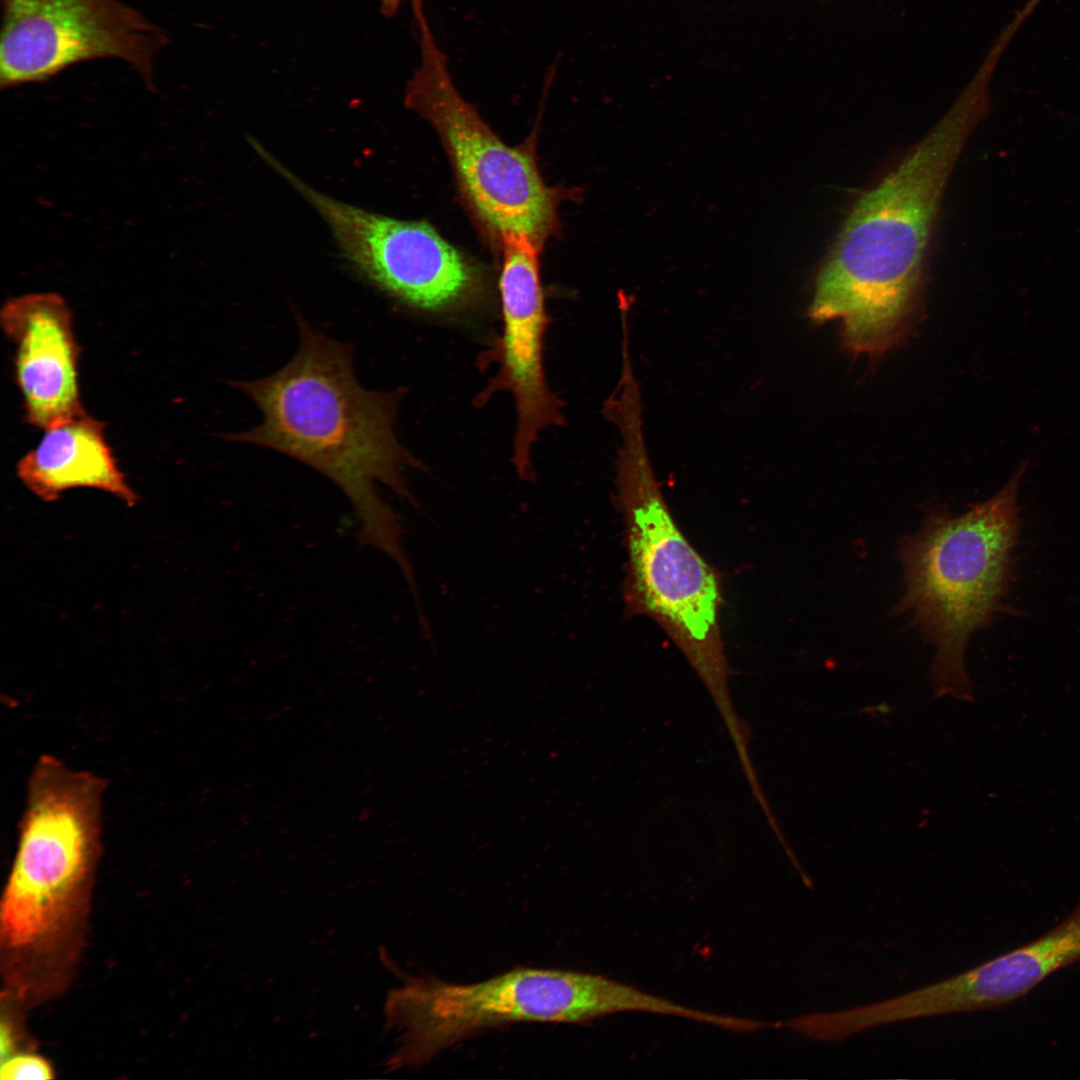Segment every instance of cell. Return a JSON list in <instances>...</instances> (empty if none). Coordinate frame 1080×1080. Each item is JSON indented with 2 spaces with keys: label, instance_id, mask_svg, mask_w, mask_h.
Wrapping results in <instances>:
<instances>
[{
  "label": "cell",
  "instance_id": "cell-12",
  "mask_svg": "<svg viewBox=\"0 0 1080 1080\" xmlns=\"http://www.w3.org/2000/svg\"><path fill=\"white\" fill-rule=\"evenodd\" d=\"M1079 961L1080 897L1071 912L1040 937L963 973L898 995L893 1009L907 1021L1001 1008Z\"/></svg>",
  "mask_w": 1080,
  "mask_h": 1080
},
{
  "label": "cell",
  "instance_id": "cell-5",
  "mask_svg": "<svg viewBox=\"0 0 1080 1080\" xmlns=\"http://www.w3.org/2000/svg\"><path fill=\"white\" fill-rule=\"evenodd\" d=\"M106 787L103 777L53 755L35 763L1 903L9 955L49 959L76 926L101 851Z\"/></svg>",
  "mask_w": 1080,
  "mask_h": 1080
},
{
  "label": "cell",
  "instance_id": "cell-11",
  "mask_svg": "<svg viewBox=\"0 0 1080 1080\" xmlns=\"http://www.w3.org/2000/svg\"><path fill=\"white\" fill-rule=\"evenodd\" d=\"M0 324L15 348L25 420L45 430L83 412L80 350L65 299L51 292L11 298L1 308Z\"/></svg>",
  "mask_w": 1080,
  "mask_h": 1080
},
{
  "label": "cell",
  "instance_id": "cell-15",
  "mask_svg": "<svg viewBox=\"0 0 1080 1080\" xmlns=\"http://www.w3.org/2000/svg\"><path fill=\"white\" fill-rule=\"evenodd\" d=\"M381 14L386 18L394 17L402 3V0H378Z\"/></svg>",
  "mask_w": 1080,
  "mask_h": 1080
},
{
  "label": "cell",
  "instance_id": "cell-2",
  "mask_svg": "<svg viewBox=\"0 0 1080 1080\" xmlns=\"http://www.w3.org/2000/svg\"><path fill=\"white\" fill-rule=\"evenodd\" d=\"M296 318L299 344L290 361L272 375L234 383L259 408L261 422L225 438L277 451L322 473L350 497L362 520L366 516L367 542L387 544L402 527L377 495L376 482L420 508L402 471H425L396 435L404 390L364 388L352 346L311 327L299 313Z\"/></svg>",
  "mask_w": 1080,
  "mask_h": 1080
},
{
  "label": "cell",
  "instance_id": "cell-9",
  "mask_svg": "<svg viewBox=\"0 0 1080 1080\" xmlns=\"http://www.w3.org/2000/svg\"><path fill=\"white\" fill-rule=\"evenodd\" d=\"M2 89L47 81L79 62L117 58L153 86L167 37L118 0H1Z\"/></svg>",
  "mask_w": 1080,
  "mask_h": 1080
},
{
  "label": "cell",
  "instance_id": "cell-10",
  "mask_svg": "<svg viewBox=\"0 0 1080 1080\" xmlns=\"http://www.w3.org/2000/svg\"><path fill=\"white\" fill-rule=\"evenodd\" d=\"M503 262L499 277L502 334L493 354L498 372L478 395L484 404L494 393L509 392L516 406L517 425L512 462L522 480L535 479L531 451L539 433L563 426V402L548 386L544 337L549 323L540 278L539 250L532 239L509 234L501 239Z\"/></svg>",
  "mask_w": 1080,
  "mask_h": 1080
},
{
  "label": "cell",
  "instance_id": "cell-7",
  "mask_svg": "<svg viewBox=\"0 0 1080 1080\" xmlns=\"http://www.w3.org/2000/svg\"><path fill=\"white\" fill-rule=\"evenodd\" d=\"M421 63L404 103L437 132L458 187L489 232L524 235L542 246L558 225L559 193L543 181L531 145L504 143L453 84L447 57L427 20L424 0H411Z\"/></svg>",
  "mask_w": 1080,
  "mask_h": 1080
},
{
  "label": "cell",
  "instance_id": "cell-6",
  "mask_svg": "<svg viewBox=\"0 0 1080 1080\" xmlns=\"http://www.w3.org/2000/svg\"><path fill=\"white\" fill-rule=\"evenodd\" d=\"M398 1032L390 1070L417 1067L487 1029L522 1022L585 1023L620 1012L685 1017L686 1006L602 975L519 967L474 983L411 978L390 992Z\"/></svg>",
  "mask_w": 1080,
  "mask_h": 1080
},
{
  "label": "cell",
  "instance_id": "cell-4",
  "mask_svg": "<svg viewBox=\"0 0 1080 1080\" xmlns=\"http://www.w3.org/2000/svg\"><path fill=\"white\" fill-rule=\"evenodd\" d=\"M642 400H612L604 417L619 430L616 501L624 517L627 615L654 620L681 650L723 712L731 715L720 626L721 577L677 526L654 474L643 433Z\"/></svg>",
  "mask_w": 1080,
  "mask_h": 1080
},
{
  "label": "cell",
  "instance_id": "cell-1",
  "mask_svg": "<svg viewBox=\"0 0 1080 1080\" xmlns=\"http://www.w3.org/2000/svg\"><path fill=\"white\" fill-rule=\"evenodd\" d=\"M980 67L937 123L844 216L814 278L808 318L842 322L855 354H881L917 313L943 197L965 143L988 107Z\"/></svg>",
  "mask_w": 1080,
  "mask_h": 1080
},
{
  "label": "cell",
  "instance_id": "cell-14",
  "mask_svg": "<svg viewBox=\"0 0 1080 1080\" xmlns=\"http://www.w3.org/2000/svg\"><path fill=\"white\" fill-rule=\"evenodd\" d=\"M2 1080H45L54 1077L51 1065L33 1054H17L2 1061Z\"/></svg>",
  "mask_w": 1080,
  "mask_h": 1080
},
{
  "label": "cell",
  "instance_id": "cell-8",
  "mask_svg": "<svg viewBox=\"0 0 1080 1080\" xmlns=\"http://www.w3.org/2000/svg\"><path fill=\"white\" fill-rule=\"evenodd\" d=\"M259 156L325 220L353 267L393 299L425 312L466 308L481 299L479 270L426 222L341 202L300 179L266 148Z\"/></svg>",
  "mask_w": 1080,
  "mask_h": 1080
},
{
  "label": "cell",
  "instance_id": "cell-3",
  "mask_svg": "<svg viewBox=\"0 0 1080 1080\" xmlns=\"http://www.w3.org/2000/svg\"><path fill=\"white\" fill-rule=\"evenodd\" d=\"M1025 465L992 497L954 515L928 504L920 527L897 547L904 593L892 609L934 648L928 679L936 698L974 702L965 665L972 635L1000 612L1020 530L1018 491Z\"/></svg>",
  "mask_w": 1080,
  "mask_h": 1080
},
{
  "label": "cell",
  "instance_id": "cell-13",
  "mask_svg": "<svg viewBox=\"0 0 1080 1080\" xmlns=\"http://www.w3.org/2000/svg\"><path fill=\"white\" fill-rule=\"evenodd\" d=\"M104 427L84 410L45 429L40 442L18 461L19 479L46 502L70 489L94 488L136 505L139 497L119 469Z\"/></svg>",
  "mask_w": 1080,
  "mask_h": 1080
}]
</instances>
